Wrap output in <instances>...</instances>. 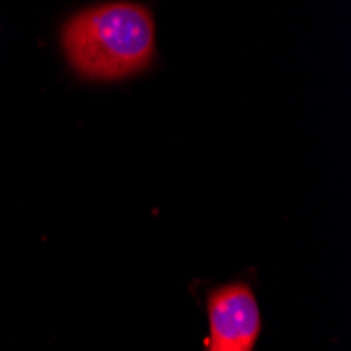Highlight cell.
<instances>
[{
    "label": "cell",
    "instance_id": "6da1fadb",
    "mask_svg": "<svg viewBox=\"0 0 351 351\" xmlns=\"http://www.w3.org/2000/svg\"><path fill=\"white\" fill-rule=\"evenodd\" d=\"M149 11L133 3L99 5L74 15L63 27V47L86 78L114 80L149 66L156 47Z\"/></svg>",
    "mask_w": 351,
    "mask_h": 351
},
{
    "label": "cell",
    "instance_id": "7a4b0ae2",
    "mask_svg": "<svg viewBox=\"0 0 351 351\" xmlns=\"http://www.w3.org/2000/svg\"><path fill=\"white\" fill-rule=\"evenodd\" d=\"M208 351H252L261 332V311L248 284L219 286L206 297Z\"/></svg>",
    "mask_w": 351,
    "mask_h": 351
}]
</instances>
